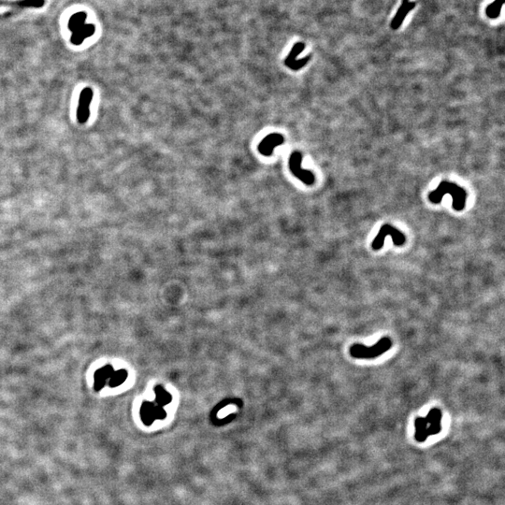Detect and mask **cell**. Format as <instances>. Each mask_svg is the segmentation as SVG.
<instances>
[{"instance_id": "11", "label": "cell", "mask_w": 505, "mask_h": 505, "mask_svg": "<svg viewBox=\"0 0 505 505\" xmlns=\"http://www.w3.org/2000/svg\"><path fill=\"white\" fill-rule=\"evenodd\" d=\"M85 18H86V14L84 12L76 13L75 15H73L70 21V24H69V27H70L71 31L75 32L76 30H78L79 28L82 27L83 23L85 21Z\"/></svg>"}, {"instance_id": "2", "label": "cell", "mask_w": 505, "mask_h": 505, "mask_svg": "<svg viewBox=\"0 0 505 505\" xmlns=\"http://www.w3.org/2000/svg\"><path fill=\"white\" fill-rule=\"evenodd\" d=\"M392 346V342L389 338L384 337L374 346L368 347L362 345H354L350 348V354L355 358H364L370 359L375 358L379 355L388 351Z\"/></svg>"}, {"instance_id": "4", "label": "cell", "mask_w": 505, "mask_h": 505, "mask_svg": "<svg viewBox=\"0 0 505 505\" xmlns=\"http://www.w3.org/2000/svg\"><path fill=\"white\" fill-rule=\"evenodd\" d=\"M93 98L92 89L84 88L80 93L79 107L77 110V119L80 124H84L88 121L90 116V104Z\"/></svg>"}, {"instance_id": "9", "label": "cell", "mask_w": 505, "mask_h": 505, "mask_svg": "<svg viewBox=\"0 0 505 505\" xmlns=\"http://www.w3.org/2000/svg\"><path fill=\"white\" fill-rule=\"evenodd\" d=\"M94 32H95V27L94 26H92V25L84 26L83 25L78 30L73 32L74 34H73L72 38H71V41H72L73 44H80L85 38L92 35Z\"/></svg>"}, {"instance_id": "3", "label": "cell", "mask_w": 505, "mask_h": 505, "mask_svg": "<svg viewBox=\"0 0 505 505\" xmlns=\"http://www.w3.org/2000/svg\"><path fill=\"white\" fill-rule=\"evenodd\" d=\"M302 154L300 151L293 152L289 157V169L293 175L302 181L306 186H312L315 182V176L311 170L302 168Z\"/></svg>"}, {"instance_id": "10", "label": "cell", "mask_w": 505, "mask_h": 505, "mask_svg": "<svg viewBox=\"0 0 505 505\" xmlns=\"http://www.w3.org/2000/svg\"><path fill=\"white\" fill-rule=\"evenodd\" d=\"M127 377V372H125L124 370H120V371H117V372H114V373L112 374L111 378L109 379V386L111 388H116L118 386H120L121 384H123L125 379Z\"/></svg>"}, {"instance_id": "7", "label": "cell", "mask_w": 505, "mask_h": 505, "mask_svg": "<svg viewBox=\"0 0 505 505\" xmlns=\"http://www.w3.org/2000/svg\"><path fill=\"white\" fill-rule=\"evenodd\" d=\"M303 49H304V44H302V43H298L294 46L291 53L285 59V65L289 69H291L293 71H298V70L302 69V67H304L307 61L310 59V55H309L304 59H302L300 61H296V56H298L299 53L303 51Z\"/></svg>"}, {"instance_id": "5", "label": "cell", "mask_w": 505, "mask_h": 505, "mask_svg": "<svg viewBox=\"0 0 505 505\" xmlns=\"http://www.w3.org/2000/svg\"><path fill=\"white\" fill-rule=\"evenodd\" d=\"M284 142L283 135L278 133L270 134L266 136L263 141L259 143L257 149L258 152L265 156H271L277 146L282 145Z\"/></svg>"}, {"instance_id": "8", "label": "cell", "mask_w": 505, "mask_h": 505, "mask_svg": "<svg viewBox=\"0 0 505 505\" xmlns=\"http://www.w3.org/2000/svg\"><path fill=\"white\" fill-rule=\"evenodd\" d=\"M114 372L115 371H114L113 367L110 365H107L105 367L97 371L95 374V383H94V388L96 391H100L106 386L107 383L109 382V379L111 378Z\"/></svg>"}, {"instance_id": "6", "label": "cell", "mask_w": 505, "mask_h": 505, "mask_svg": "<svg viewBox=\"0 0 505 505\" xmlns=\"http://www.w3.org/2000/svg\"><path fill=\"white\" fill-rule=\"evenodd\" d=\"M45 0H15L1 1L0 7L13 8L16 11L22 9H39L44 6Z\"/></svg>"}, {"instance_id": "1", "label": "cell", "mask_w": 505, "mask_h": 505, "mask_svg": "<svg viewBox=\"0 0 505 505\" xmlns=\"http://www.w3.org/2000/svg\"><path fill=\"white\" fill-rule=\"evenodd\" d=\"M447 194L452 196V206L454 210L461 212L465 208L467 198L466 190L458 186L457 184L448 181H443L434 191L429 193L428 200L431 203L440 204L442 202L443 195Z\"/></svg>"}]
</instances>
